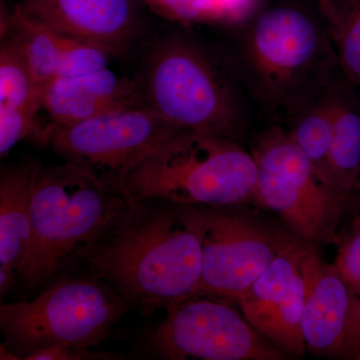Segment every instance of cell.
Masks as SVG:
<instances>
[{"label":"cell","mask_w":360,"mask_h":360,"mask_svg":"<svg viewBox=\"0 0 360 360\" xmlns=\"http://www.w3.org/2000/svg\"><path fill=\"white\" fill-rule=\"evenodd\" d=\"M201 232L196 206L153 198L130 200L82 264L129 309L149 316L195 293L202 269Z\"/></svg>","instance_id":"obj_1"},{"label":"cell","mask_w":360,"mask_h":360,"mask_svg":"<svg viewBox=\"0 0 360 360\" xmlns=\"http://www.w3.org/2000/svg\"><path fill=\"white\" fill-rule=\"evenodd\" d=\"M189 27L160 33L146 45L134 75L139 103L181 131L238 141L248 123V94L229 51Z\"/></svg>","instance_id":"obj_2"},{"label":"cell","mask_w":360,"mask_h":360,"mask_svg":"<svg viewBox=\"0 0 360 360\" xmlns=\"http://www.w3.org/2000/svg\"><path fill=\"white\" fill-rule=\"evenodd\" d=\"M229 51L246 94L264 115L286 122L342 78L321 18L295 6L251 14Z\"/></svg>","instance_id":"obj_3"},{"label":"cell","mask_w":360,"mask_h":360,"mask_svg":"<svg viewBox=\"0 0 360 360\" xmlns=\"http://www.w3.org/2000/svg\"><path fill=\"white\" fill-rule=\"evenodd\" d=\"M130 200L71 163L40 169L32 198V238L20 270L39 288L85 255L120 219Z\"/></svg>","instance_id":"obj_4"},{"label":"cell","mask_w":360,"mask_h":360,"mask_svg":"<svg viewBox=\"0 0 360 360\" xmlns=\"http://www.w3.org/2000/svg\"><path fill=\"white\" fill-rule=\"evenodd\" d=\"M257 179L252 153L238 141L184 131L142 160L115 188L127 200L224 207L253 198Z\"/></svg>","instance_id":"obj_5"},{"label":"cell","mask_w":360,"mask_h":360,"mask_svg":"<svg viewBox=\"0 0 360 360\" xmlns=\"http://www.w3.org/2000/svg\"><path fill=\"white\" fill-rule=\"evenodd\" d=\"M129 307L96 276L65 278L32 302L1 303L0 328L20 359L49 345L98 347Z\"/></svg>","instance_id":"obj_6"},{"label":"cell","mask_w":360,"mask_h":360,"mask_svg":"<svg viewBox=\"0 0 360 360\" xmlns=\"http://www.w3.org/2000/svg\"><path fill=\"white\" fill-rule=\"evenodd\" d=\"M257 179L253 198L281 215L307 240L333 238L343 202L322 179L283 124H274L255 141Z\"/></svg>","instance_id":"obj_7"},{"label":"cell","mask_w":360,"mask_h":360,"mask_svg":"<svg viewBox=\"0 0 360 360\" xmlns=\"http://www.w3.org/2000/svg\"><path fill=\"white\" fill-rule=\"evenodd\" d=\"M180 132L184 131L136 104L71 124L49 122L42 146L115 188L142 160Z\"/></svg>","instance_id":"obj_8"},{"label":"cell","mask_w":360,"mask_h":360,"mask_svg":"<svg viewBox=\"0 0 360 360\" xmlns=\"http://www.w3.org/2000/svg\"><path fill=\"white\" fill-rule=\"evenodd\" d=\"M146 342L162 359L274 360L278 350L262 340L248 319L224 303L189 298L167 309Z\"/></svg>","instance_id":"obj_9"},{"label":"cell","mask_w":360,"mask_h":360,"mask_svg":"<svg viewBox=\"0 0 360 360\" xmlns=\"http://www.w3.org/2000/svg\"><path fill=\"white\" fill-rule=\"evenodd\" d=\"M198 208L202 226V269L193 297L215 295L238 300L281 245L266 227L233 206Z\"/></svg>","instance_id":"obj_10"},{"label":"cell","mask_w":360,"mask_h":360,"mask_svg":"<svg viewBox=\"0 0 360 360\" xmlns=\"http://www.w3.org/2000/svg\"><path fill=\"white\" fill-rule=\"evenodd\" d=\"M144 7L141 0H21L15 9L56 34L125 58L143 37Z\"/></svg>","instance_id":"obj_11"},{"label":"cell","mask_w":360,"mask_h":360,"mask_svg":"<svg viewBox=\"0 0 360 360\" xmlns=\"http://www.w3.org/2000/svg\"><path fill=\"white\" fill-rule=\"evenodd\" d=\"M300 267L305 345L314 354L342 355L354 292L335 265L324 264L309 248Z\"/></svg>","instance_id":"obj_12"},{"label":"cell","mask_w":360,"mask_h":360,"mask_svg":"<svg viewBox=\"0 0 360 360\" xmlns=\"http://www.w3.org/2000/svg\"><path fill=\"white\" fill-rule=\"evenodd\" d=\"M41 103L52 124H71L141 104L135 77L110 68L54 78L42 89Z\"/></svg>","instance_id":"obj_13"},{"label":"cell","mask_w":360,"mask_h":360,"mask_svg":"<svg viewBox=\"0 0 360 360\" xmlns=\"http://www.w3.org/2000/svg\"><path fill=\"white\" fill-rule=\"evenodd\" d=\"M42 167L26 160L2 167L0 174V265L18 276L30 248L33 191Z\"/></svg>","instance_id":"obj_14"},{"label":"cell","mask_w":360,"mask_h":360,"mask_svg":"<svg viewBox=\"0 0 360 360\" xmlns=\"http://www.w3.org/2000/svg\"><path fill=\"white\" fill-rule=\"evenodd\" d=\"M328 180L343 202L360 187V90L343 78L336 92Z\"/></svg>","instance_id":"obj_15"},{"label":"cell","mask_w":360,"mask_h":360,"mask_svg":"<svg viewBox=\"0 0 360 360\" xmlns=\"http://www.w3.org/2000/svg\"><path fill=\"white\" fill-rule=\"evenodd\" d=\"M342 79L343 77L304 104L286 120V127L283 125L291 139L330 187L328 172V155L335 127L336 92Z\"/></svg>","instance_id":"obj_16"},{"label":"cell","mask_w":360,"mask_h":360,"mask_svg":"<svg viewBox=\"0 0 360 360\" xmlns=\"http://www.w3.org/2000/svg\"><path fill=\"white\" fill-rule=\"evenodd\" d=\"M0 28L1 37L20 45L41 90L58 77L68 39L26 20L15 8L2 14Z\"/></svg>","instance_id":"obj_17"},{"label":"cell","mask_w":360,"mask_h":360,"mask_svg":"<svg viewBox=\"0 0 360 360\" xmlns=\"http://www.w3.org/2000/svg\"><path fill=\"white\" fill-rule=\"evenodd\" d=\"M304 295V281L300 267L293 285L283 300L243 315L260 335L277 347L290 354H302L307 348L302 333Z\"/></svg>","instance_id":"obj_18"},{"label":"cell","mask_w":360,"mask_h":360,"mask_svg":"<svg viewBox=\"0 0 360 360\" xmlns=\"http://www.w3.org/2000/svg\"><path fill=\"white\" fill-rule=\"evenodd\" d=\"M343 78L360 90V0H317Z\"/></svg>","instance_id":"obj_19"},{"label":"cell","mask_w":360,"mask_h":360,"mask_svg":"<svg viewBox=\"0 0 360 360\" xmlns=\"http://www.w3.org/2000/svg\"><path fill=\"white\" fill-rule=\"evenodd\" d=\"M163 20L184 27L196 25L236 26L252 14L248 0H141Z\"/></svg>","instance_id":"obj_20"},{"label":"cell","mask_w":360,"mask_h":360,"mask_svg":"<svg viewBox=\"0 0 360 360\" xmlns=\"http://www.w3.org/2000/svg\"><path fill=\"white\" fill-rule=\"evenodd\" d=\"M42 90L22 49L13 39L1 37L0 44V106L39 115Z\"/></svg>","instance_id":"obj_21"},{"label":"cell","mask_w":360,"mask_h":360,"mask_svg":"<svg viewBox=\"0 0 360 360\" xmlns=\"http://www.w3.org/2000/svg\"><path fill=\"white\" fill-rule=\"evenodd\" d=\"M309 248L288 243L283 245L245 295L238 298L243 314L264 309L288 295L300 272L302 258Z\"/></svg>","instance_id":"obj_22"},{"label":"cell","mask_w":360,"mask_h":360,"mask_svg":"<svg viewBox=\"0 0 360 360\" xmlns=\"http://www.w3.org/2000/svg\"><path fill=\"white\" fill-rule=\"evenodd\" d=\"M44 125L39 115L18 108L0 106V156L8 155L23 139H30L41 144Z\"/></svg>","instance_id":"obj_23"},{"label":"cell","mask_w":360,"mask_h":360,"mask_svg":"<svg viewBox=\"0 0 360 360\" xmlns=\"http://www.w3.org/2000/svg\"><path fill=\"white\" fill-rule=\"evenodd\" d=\"M117 56L97 45L68 39L58 77H78L110 68Z\"/></svg>","instance_id":"obj_24"},{"label":"cell","mask_w":360,"mask_h":360,"mask_svg":"<svg viewBox=\"0 0 360 360\" xmlns=\"http://www.w3.org/2000/svg\"><path fill=\"white\" fill-rule=\"evenodd\" d=\"M336 269L349 288L360 293V215L350 224L347 236L341 241L336 258Z\"/></svg>","instance_id":"obj_25"},{"label":"cell","mask_w":360,"mask_h":360,"mask_svg":"<svg viewBox=\"0 0 360 360\" xmlns=\"http://www.w3.org/2000/svg\"><path fill=\"white\" fill-rule=\"evenodd\" d=\"M115 354L90 352L85 348L53 345L39 348L25 357L26 360L117 359Z\"/></svg>","instance_id":"obj_26"},{"label":"cell","mask_w":360,"mask_h":360,"mask_svg":"<svg viewBox=\"0 0 360 360\" xmlns=\"http://www.w3.org/2000/svg\"><path fill=\"white\" fill-rule=\"evenodd\" d=\"M342 355L349 359H360V293L356 295L354 292L352 295Z\"/></svg>","instance_id":"obj_27"},{"label":"cell","mask_w":360,"mask_h":360,"mask_svg":"<svg viewBox=\"0 0 360 360\" xmlns=\"http://www.w3.org/2000/svg\"><path fill=\"white\" fill-rule=\"evenodd\" d=\"M18 279H20V276L15 270L0 265V293H1V296L13 290Z\"/></svg>","instance_id":"obj_28"},{"label":"cell","mask_w":360,"mask_h":360,"mask_svg":"<svg viewBox=\"0 0 360 360\" xmlns=\"http://www.w3.org/2000/svg\"><path fill=\"white\" fill-rule=\"evenodd\" d=\"M359 191H360V187H359Z\"/></svg>","instance_id":"obj_29"}]
</instances>
